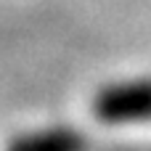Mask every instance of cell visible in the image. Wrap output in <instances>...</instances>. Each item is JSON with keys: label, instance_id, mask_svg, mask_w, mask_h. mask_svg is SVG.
<instances>
[{"label": "cell", "instance_id": "obj_1", "mask_svg": "<svg viewBox=\"0 0 151 151\" xmlns=\"http://www.w3.org/2000/svg\"><path fill=\"white\" fill-rule=\"evenodd\" d=\"M93 114L106 125L151 122V77L106 85L93 98Z\"/></svg>", "mask_w": 151, "mask_h": 151}, {"label": "cell", "instance_id": "obj_2", "mask_svg": "<svg viewBox=\"0 0 151 151\" xmlns=\"http://www.w3.org/2000/svg\"><path fill=\"white\" fill-rule=\"evenodd\" d=\"M80 143H82V135L66 127H53L45 133H32V135H21L11 141V146L16 149H72Z\"/></svg>", "mask_w": 151, "mask_h": 151}]
</instances>
